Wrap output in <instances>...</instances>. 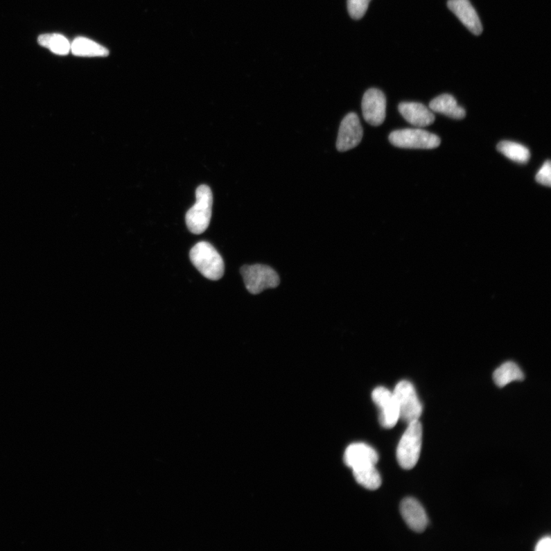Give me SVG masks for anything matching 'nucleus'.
I'll use <instances>...</instances> for the list:
<instances>
[{
  "label": "nucleus",
  "mask_w": 551,
  "mask_h": 551,
  "mask_svg": "<svg viewBox=\"0 0 551 551\" xmlns=\"http://www.w3.org/2000/svg\"><path fill=\"white\" fill-rule=\"evenodd\" d=\"M190 260L200 273L211 281H218L225 273L222 256L208 242L196 244L190 252Z\"/></svg>",
  "instance_id": "obj_2"
},
{
  "label": "nucleus",
  "mask_w": 551,
  "mask_h": 551,
  "mask_svg": "<svg viewBox=\"0 0 551 551\" xmlns=\"http://www.w3.org/2000/svg\"><path fill=\"white\" fill-rule=\"evenodd\" d=\"M372 400L379 408V421L382 427L392 429L398 423L400 415L394 394L384 387H378L372 392Z\"/></svg>",
  "instance_id": "obj_8"
},
{
  "label": "nucleus",
  "mask_w": 551,
  "mask_h": 551,
  "mask_svg": "<svg viewBox=\"0 0 551 551\" xmlns=\"http://www.w3.org/2000/svg\"><path fill=\"white\" fill-rule=\"evenodd\" d=\"M362 112L366 122L372 126H380L385 120L386 98L381 91L371 88L362 99Z\"/></svg>",
  "instance_id": "obj_10"
},
{
  "label": "nucleus",
  "mask_w": 551,
  "mask_h": 551,
  "mask_svg": "<svg viewBox=\"0 0 551 551\" xmlns=\"http://www.w3.org/2000/svg\"><path fill=\"white\" fill-rule=\"evenodd\" d=\"M525 378L523 371L512 362H505L497 369L493 374V380L496 385L503 387L516 381H523Z\"/></svg>",
  "instance_id": "obj_16"
},
{
  "label": "nucleus",
  "mask_w": 551,
  "mask_h": 551,
  "mask_svg": "<svg viewBox=\"0 0 551 551\" xmlns=\"http://www.w3.org/2000/svg\"><path fill=\"white\" fill-rule=\"evenodd\" d=\"M363 129L358 116L350 113L341 123L336 147L338 150L345 152L355 148L362 141Z\"/></svg>",
  "instance_id": "obj_9"
},
{
  "label": "nucleus",
  "mask_w": 551,
  "mask_h": 551,
  "mask_svg": "<svg viewBox=\"0 0 551 551\" xmlns=\"http://www.w3.org/2000/svg\"><path fill=\"white\" fill-rule=\"evenodd\" d=\"M389 141L399 148L422 150L435 149L441 142L439 137L422 129L395 130L389 136Z\"/></svg>",
  "instance_id": "obj_6"
},
{
  "label": "nucleus",
  "mask_w": 551,
  "mask_h": 551,
  "mask_svg": "<svg viewBox=\"0 0 551 551\" xmlns=\"http://www.w3.org/2000/svg\"><path fill=\"white\" fill-rule=\"evenodd\" d=\"M378 453L365 444H353L348 446L344 455L345 465L351 468L356 482L364 488L376 490L381 484V478L376 467Z\"/></svg>",
  "instance_id": "obj_1"
},
{
  "label": "nucleus",
  "mask_w": 551,
  "mask_h": 551,
  "mask_svg": "<svg viewBox=\"0 0 551 551\" xmlns=\"http://www.w3.org/2000/svg\"><path fill=\"white\" fill-rule=\"evenodd\" d=\"M371 0H348V10L351 17L354 19L362 18Z\"/></svg>",
  "instance_id": "obj_19"
},
{
  "label": "nucleus",
  "mask_w": 551,
  "mask_h": 551,
  "mask_svg": "<svg viewBox=\"0 0 551 551\" xmlns=\"http://www.w3.org/2000/svg\"><path fill=\"white\" fill-rule=\"evenodd\" d=\"M393 393L398 403L401 420L408 424L419 421L423 408L414 385L408 381H401Z\"/></svg>",
  "instance_id": "obj_7"
},
{
  "label": "nucleus",
  "mask_w": 551,
  "mask_h": 551,
  "mask_svg": "<svg viewBox=\"0 0 551 551\" xmlns=\"http://www.w3.org/2000/svg\"><path fill=\"white\" fill-rule=\"evenodd\" d=\"M429 107L432 112L444 114L455 120H462L466 116V110L458 105L457 100L451 94L439 95L430 102Z\"/></svg>",
  "instance_id": "obj_14"
},
{
  "label": "nucleus",
  "mask_w": 551,
  "mask_h": 551,
  "mask_svg": "<svg viewBox=\"0 0 551 551\" xmlns=\"http://www.w3.org/2000/svg\"><path fill=\"white\" fill-rule=\"evenodd\" d=\"M550 550L551 539L550 537L541 539L535 548L536 551H550Z\"/></svg>",
  "instance_id": "obj_21"
},
{
  "label": "nucleus",
  "mask_w": 551,
  "mask_h": 551,
  "mask_svg": "<svg viewBox=\"0 0 551 551\" xmlns=\"http://www.w3.org/2000/svg\"><path fill=\"white\" fill-rule=\"evenodd\" d=\"M401 516L408 527L415 532H423L428 525V518L423 506L413 498L403 499L401 503Z\"/></svg>",
  "instance_id": "obj_11"
},
{
  "label": "nucleus",
  "mask_w": 551,
  "mask_h": 551,
  "mask_svg": "<svg viewBox=\"0 0 551 551\" xmlns=\"http://www.w3.org/2000/svg\"><path fill=\"white\" fill-rule=\"evenodd\" d=\"M497 150L507 158L520 164H526L531 157L527 147L518 143L502 141L498 144Z\"/></svg>",
  "instance_id": "obj_17"
},
{
  "label": "nucleus",
  "mask_w": 551,
  "mask_h": 551,
  "mask_svg": "<svg viewBox=\"0 0 551 551\" xmlns=\"http://www.w3.org/2000/svg\"><path fill=\"white\" fill-rule=\"evenodd\" d=\"M536 181L541 184L543 186L548 187L551 186V164L550 161L548 160L541 168L537 175H536Z\"/></svg>",
  "instance_id": "obj_20"
},
{
  "label": "nucleus",
  "mask_w": 551,
  "mask_h": 551,
  "mask_svg": "<svg viewBox=\"0 0 551 551\" xmlns=\"http://www.w3.org/2000/svg\"><path fill=\"white\" fill-rule=\"evenodd\" d=\"M448 7L470 32L475 35L482 33L483 28L480 17L469 0H450Z\"/></svg>",
  "instance_id": "obj_12"
},
{
  "label": "nucleus",
  "mask_w": 551,
  "mask_h": 551,
  "mask_svg": "<svg viewBox=\"0 0 551 551\" xmlns=\"http://www.w3.org/2000/svg\"><path fill=\"white\" fill-rule=\"evenodd\" d=\"M399 110L404 119L417 128L428 127L435 121L432 110L420 103L403 102Z\"/></svg>",
  "instance_id": "obj_13"
},
{
  "label": "nucleus",
  "mask_w": 551,
  "mask_h": 551,
  "mask_svg": "<svg viewBox=\"0 0 551 551\" xmlns=\"http://www.w3.org/2000/svg\"><path fill=\"white\" fill-rule=\"evenodd\" d=\"M196 202L186 214L189 230L200 234L207 230L211 218L213 195L208 186L202 185L196 189Z\"/></svg>",
  "instance_id": "obj_4"
},
{
  "label": "nucleus",
  "mask_w": 551,
  "mask_h": 551,
  "mask_svg": "<svg viewBox=\"0 0 551 551\" xmlns=\"http://www.w3.org/2000/svg\"><path fill=\"white\" fill-rule=\"evenodd\" d=\"M71 51L73 55L82 57H105L109 55V51L105 47L83 37H78L73 41Z\"/></svg>",
  "instance_id": "obj_15"
},
{
  "label": "nucleus",
  "mask_w": 551,
  "mask_h": 551,
  "mask_svg": "<svg viewBox=\"0 0 551 551\" xmlns=\"http://www.w3.org/2000/svg\"><path fill=\"white\" fill-rule=\"evenodd\" d=\"M39 43L53 51V53L65 55L71 51V43L60 34H45L39 37Z\"/></svg>",
  "instance_id": "obj_18"
},
{
  "label": "nucleus",
  "mask_w": 551,
  "mask_h": 551,
  "mask_svg": "<svg viewBox=\"0 0 551 551\" xmlns=\"http://www.w3.org/2000/svg\"><path fill=\"white\" fill-rule=\"evenodd\" d=\"M240 274L247 290L252 294H259L263 290L275 288L281 282L277 272L263 264L242 267Z\"/></svg>",
  "instance_id": "obj_5"
},
{
  "label": "nucleus",
  "mask_w": 551,
  "mask_h": 551,
  "mask_svg": "<svg viewBox=\"0 0 551 551\" xmlns=\"http://www.w3.org/2000/svg\"><path fill=\"white\" fill-rule=\"evenodd\" d=\"M423 429L419 421L408 424L396 450V459L401 468L413 469L420 458L422 446Z\"/></svg>",
  "instance_id": "obj_3"
}]
</instances>
